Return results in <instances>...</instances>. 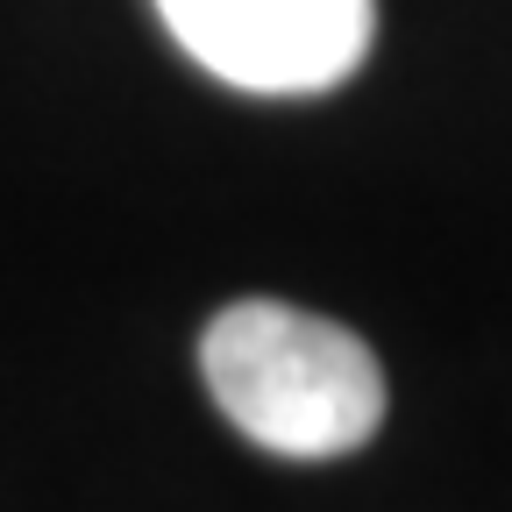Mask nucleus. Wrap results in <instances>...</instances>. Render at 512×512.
Instances as JSON below:
<instances>
[{"label":"nucleus","instance_id":"obj_1","mask_svg":"<svg viewBox=\"0 0 512 512\" xmlns=\"http://www.w3.org/2000/svg\"><path fill=\"white\" fill-rule=\"evenodd\" d=\"M200 370L214 406L271 456L328 463L363 448L384 420L377 356L349 328L285 299L228 306L200 342Z\"/></svg>","mask_w":512,"mask_h":512},{"label":"nucleus","instance_id":"obj_2","mask_svg":"<svg viewBox=\"0 0 512 512\" xmlns=\"http://www.w3.org/2000/svg\"><path fill=\"white\" fill-rule=\"evenodd\" d=\"M192 64L242 93H328L370 57V0H157Z\"/></svg>","mask_w":512,"mask_h":512}]
</instances>
